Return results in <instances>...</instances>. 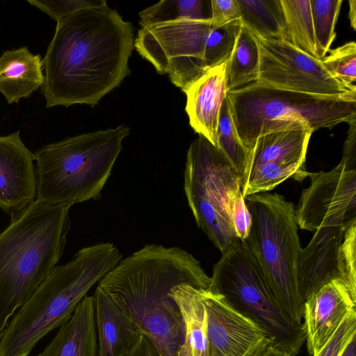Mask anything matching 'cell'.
Returning <instances> with one entry per match:
<instances>
[{
  "label": "cell",
  "instance_id": "obj_21",
  "mask_svg": "<svg viewBox=\"0 0 356 356\" xmlns=\"http://www.w3.org/2000/svg\"><path fill=\"white\" fill-rule=\"evenodd\" d=\"M40 55L26 47L6 50L0 56V92L8 104L27 98L44 83Z\"/></svg>",
  "mask_w": 356,
  "mask_h": 356
},
{
  "label": "cell",
  "instance_id": "obj_3",
  "mask_svg": "<svg viewBox=\"0 0 356 356\" xmlns=\"http://www.w3.org/2000/svg\"><path fill=\"white\" fill-rule=\"evenodd\" d=\"M110 242L80 249L56 266L0 334V356H28L52 330L65 324L80 301L122 259Z\"/></svg>",
  "mask_w": 356,
  "mask_h": 356
},
{
  "label": "cell",
  "instance_id": "obj_31",
  "mask_svg": "<svg viewBox=\"0 0 356 356\" xmlns=\"http://www.w3.org/2000/svg\"><path fill=\"white\" fill-rule=\"evenodd\" d=\"M341 281L356 300V222L345 231L341 244Z\"/></svg>",
  "mask_w": 356,
  "mask_h": 356
},
{
  "label": "cell",
  "instance_id": "obj_16",
  "mask_svg": "<svg viewBox=\"0 0 356 356\" xmlns=\"http://www.w3.org/2000/svg\"><path fill=\"white\" fill-rule=\"evenodd\" d=\"M353 312H356V300L340 280H332L312 294L302 308V325L309 353L314 356L319 352Z\"/></svg>",
  "mask_w": 356,
  "mask_h": 356
},
{
  "label": "cell",
  "instance_id": "obj_32",
  "mask_svg": "<svg viewBox=\"0 0 356 356\" xmlns=\"http://www.w3.org/2000/svg\"><path fill=\"white\" fill-rule=\"evenodd\" d=\"M58 22L64 17L89 8L107 6L105 0H27Z\"/></svg>",
  "mask_w": 356,
  "mask_h": 356
},
{
  "label": "cell",
  "instance_id": "obj_14",
  "mask_svg": "<svg viewBox=\"0 0 356 356\" xmlns=\"http://www.w3.org/2000/svg\"><path fill=\"white\" fill-rule=\"evenodd\" d=\"M207 314V356H261L272 344L259 325L216 293L201 290Z\"/></svg>",
  "mask_w": 356,
  "mask_h": 356
},
{
  "label": "cell",
  "instance_id": "obj_19",
  "mask_svg": "<svg viewBox=\"0 0 356 356\" xmlns=\"http://www.w3.org/2000/svg\"><path fill=\"white\" fill-rule=\"evenodd\" d=\"M92 297L99 356H126L141 331L98 286Z\"/></svg>",
  "mask_w": 356,
  "mask_h": 356
},
{
  "label": "cell",
  "instance_id": "obj_13",
  "mask_svg": "<svg viewBox=\"0 0 356 356\" xmlns=\"http://www.w3.org/2000/svg\"><path fill=\"white\" fill-rule=\"evenodd\" d=\"M310 179L295 209L297 225L314 232L326 227L348 228L356 222V170L341 164L328 172H305Z\"/></svg>",
  "mask_w": 356,
  "mask_h": 356
},
{
  "label": "cell",
  "instance_id": "obj_4",
  "mask_svg": "<svg viewBox=\"0 0 356 356\" xmlns=\"http://www.w3.org/2000/svg\"><path fill=\"white\" fill-rule=\"evenodd\" d=\"M69 206L36 200L0 233V334L56 266L70 227Z\"/></svg>",
  "mask_w": 356,
  "mask_h": 356
},
{
  "label": "cell",
  "instance_id": "obj_18",
  "mask_svg": "<svg viewBox=\"0 0 356 356\" xmlns=\"http://www.w3.org/2000/svg\"><path fill=\"white\" fill-rule=\"evenodd\" d=\"M226 66L227 61L209 69L184 91L191 127L215 147L220 108L227 92Z\"/></svg>",
  "mask_w": 356,
  "mask_h": 356
},
{
  "label": "cell",
  "instance_id": "obj_7",
  "mask_svg": "<svg viewBox=\"0 0 356 356\" xmlns=\"http://www.w3.org/2000/svg\"><path fill=\"white\" fill-rule=\"evenodd\" d=\"M244 200L252 221L245 241L261 266L280 308L302 324L303 301L297 277L302 248L293 204L268 192L249 195Z\"/></svg>",
  "mask_w": 356,
  "mask_h": 356
},
{
  "label": "cell",
  "instance_id": "obj_25",
  "mask_svg": "<svg viewBox=\"0 0 356 356\" xmlns=\"http://www.w3.org/2000/svg\"><path fill=\"white\" fill-rule=\"evenodd\" d=\"M280 3L286 28L285 40L319 59L310 0H280Z\"/></svg>",
  "mask_w": 356,
  "mask_h": 356
},
{
  "label": "cell",
  "instance_id": "obj_34",
  "mask_svg": "<svg viewBox=\"0 0 356 356\" xmlns=\"http://www.w3.org/2000/svg\"><path fill=\"white\" fill-rule=\"evenodd\" d=\"M212 26L218 28L230 22L241 19L237 0H211Z\"/></svg>",
  "mask_w": 356,
  "mask_h": 356
},
{
  "label": "cell",
  "instance_id": "obj_15",
  "mask_svg": "<svg viewBox=\"0 0 356 356\" xmlns=\"http://www.w3.org/2000/svg\"><path fill=\"white\" fill-rule=\"evenodd\" d=\"M35 155L22 142L19 131L0 136V209L12 215L36 199Z\"/></svg>",
  "mask_w": 356,
  "mask_h": 356
},
{
  "label": "cell",
  "instance_id": "obj_36",
  "mask_svg": "<svg viewBox=\"0 0 356 356\" xmlns=\"http://www.w3.org/2000/svg\"><path fill=\"white\" fill-rule=\"evenodd\" d=\"M341 164L347 170H356V120L349 123Z\"/></svg>",
  "mask_w": 356,
  "mask_h": 356
},
{
  "label": "cell",
  "instance_id": "obj_29",
  "mask_svg": "<svg viewBox=\"0 0 356 356\" xmlns=\"http://www.w3.org/2000/svg\"><path fill=\"white\" fill-rule=\"evenodd\" d=\"M241 25V19H239L211 29L205 54V63L208 70L229 59L236 44Z\"/></svg>",
  "mask_w": 356,
  "mask_h": 356
},
{
  "label": "cell",
  "instance_id": "obj_8",
  "mask_svg": "<svg viewBox=\"0 0 356 356\" xmlns=\"http://www.w3.org/2000/svg\"><path fill=\"white\" fill-rule=\"evenodd\" d=\"M208 290L263 329L271 346L298 354L305 342L302 323L292 321L277 304L265 273L247 243L238 238L213 266Z\"/></svg>",
  "mask_w": 356,
  "mask_h": 356
},
{
  "label": "cell",
  "instance_id": "obj_33",
  "mask_svg": "<svg viewBox=\"0 0 356 356\" xmlns=\"http://www.w3.org/2000/svg\"><path fill=\"white\" fill-rule=\"evenodd\" d=\"M356 335V312L348 314L327 343L314 356H339L346 344Z\"/></svg>",
  "mask_w": 356,
  "mask_h": 356
},
{
  "label": "cell",
  "instance_id": "obj_26",
  "mask_svg": "<svg viewBox=\"0 0 356 356\" xmlns=\"http://www.w3.org/2000/svg\"><path fill=\"white\" fill-rule=\"evenodd\" d=\"M142 27L181 19H212L211 0H163L139 13Z\"/></svg>",
  "mask_w": 356,
  "mask_h": 356
},
{
  "label": "cell",
  "instance_id": "obj_9",
  "mask_svg": "<svg viewBox=\"0 0 356 356\" xmlns=\"http://www.w3.org/2000/svg\"><path fill=\"white\" fill-rule=\"evenodd\" d=\"M184 191L197 227L222 252L237 239L232 221L241 180L222 153L202 136L191 144L184 171Z\"/></svg>",
  "mask_w": 356,
  "mask_h": 356
},
{
  "label": "cell",
  "instance_id": "obj_38",
  "mask_svg": "<svg viewBox=\"0 0 356 356\" xmlns=\"http://www.w3.org/2000/svg\"><path fill=\"white\" fill-rule=\"evenodd\" d=\"M339 356H356V335L352 337Z\"/></svg>",
  "mask_w": 356,
  "mask_h": 356
},
{
  "label": "cell",
  "instance_id": "obj_23",
  "mask_svg": "<svg viewBox=\"0 0 356 356\" xmlns=\"http://www.w3.org/2000/svg\"><path fill=\"white\" fill-rule=\"evenodd\" d=\"M259 40L243 24L234 50L227 60V91L257 81L260 67Z\"/></svg>",
  "mask_w": 356,
  "mask_h": 356
},
{
  "label": "cell",
  "instance_id": "obj_22",
  "mask_svg": "<svg viewBox=\"0 0 356 356\" xmlns=\"http://www.w3.org/2000/svg\"><path fill=\"white\" fill-rule=\"evenodd\" d=\"M201 290L187 284L172 289V296L179 307L186 329L184 343L178 356L208 355L207 314Z\"/></svg>",
  "mask_w": 356,
  "mask_h": 356
},
{
  "label": "cell",
  "instance_id": "obj_20",
  "mask_svg": "<svg viewBox=\"0 0 356 356\" xmlns=\"http://www.w3.org/2000/svg\"><path fill=\"white\" fill-rule=\"evenodd\" d=\"M97 346L93 297L86 296L37 356H97Z\"/></svg>",
  "mask_w": 356,
  "mask_h": 356
},
{
  "label": "cell",
  "instance_id": "obj_27",
  "mask_svg": "<svg viewBox=\"0 0 356 356\" xmlns=\"http://www.w3.org/2000/svg\"><path fill=\"white\" fill-rule=\"evenodd\" d=\"M216 147L232 165L242 183L248 168L250 153L238 137L227 97L220 108Z\"/></svg>",
  "mask_w": 356,
  "mask_h": 356
},
{
  "label": "cell",
  "instance_id": "obj_1",
  "mask_svg": "<svg viewBox=\"0 0 356 356\" xmlns=\"http://www.w3.org/2000/svg\"><path fill=\"white\" fill-rule=\"evenodd\" d=\"M134 41L131 23L108 5L59 20L42 60L47 107L97 104L130 74Z\"/></svg>",
  "mask_w": 356,
  "mask_h": 356
},
{
  "label": "cell",
  "instance_id": "obj_12",
  "mask_svg": "<svg viewBox=\"0 0 356 356\" xmlns=\"http://www.w3.org/2000/svg\"><path fill=\"white\" fill-rule=\"evenodd\" d=\"M313 132L307 127H298L260 136L250 153L242 180L243 196L268 192L289 177L302 179Z\"/></svg>",
  "mask_w": 356,
  "mask_h": 356
},
{
  "label": "cell",
  "instance_id": "obj_30",
  "mask_svg": "<svg viewBox=\"0 0 356 356\" xmlns=\"http://www.w3.org/2000/svg\"><path fill=\"white\" fill-rule=\"evenodd\" d=\"M321 60L329 72L341 83L354 85L356 81V43L348 42L334 49Z\"/></svg>",
  "mask_w": 356,
  "mask_h": 356
},
{
  "label": "cell",
  "instance_id": "obj_6",
  "mask_svg": "<svg viewBox=\"0 0 356 356\" xmlns=\"http://www.w3.org/2000/svg\"><path fill=\"white\" fill-rule=\"evenodd\" d=\"M227 99L238 137L250 153L265 134L305 127L315 131L356 120V90L320 95L252 82L227 91Z\"/></svg>",
  "mask_w": 356,
  "mask_h": 356
},
{
  "label": "cell",
  "instance_id": "obj_40",
  "mask_svg": "<svg viewBox=\"0 0 356 356\" xmlns=\"http://www.w3.org/2000/svg\"><path fill=\"white\" fill-rule=\"evenodd\" d=\"M261 356H290V355L288 353L277 349L270 345L266 349Z\"/></svg>",
  "mask_w": 356,
  "mask_h": 356
},
{
  "label": "cell",
  "instance_id": "obj_28",
  "mask_svg": "<svg viewBox=\"0 0 356 356\" xmlns=\"http://www.w3.org/2000/svg\"><path fill=\"white\" fill-rule=\"evenodd\" d=\"M342 0H310L317 51L322 60L336 38L335 26Z\"/></svg>",
  "mask_w": 356,
  "mask_h": 356
},
{
  "label": "cell",
  "instance_id": "obj_17",
  "mask_svg": "<svg viewBox=\"0 0 356 356\" xmlns=\"http://www.w3.org/2000/svg\"><path fill=\"white\" fill-rule=\"evenodd\" d=\"M346 229L319 228L307 247L301 248L297 277L303 303L323 285L334 280L341 281V244Z\"/></svg>",
  "mask_w": 356,
  "mask_h": 356
},
{
  "label": "cell",
  "instance_id": "obj_24",
  "mask_svg": "<svg viewBox=\"0 0 356 356\" xmlns=\"http://www.w3.org/2000/svg\"><path fill=\"white\" fill-rule=\"evenodd\" d=\"M241 22L259 40L286 39L280 0H237Z\"/></svg>",
  "mask_w": 356,
  "mask_h": 356
},
{
  "label": "cell",
  "instance_id": "obj_10",
  "mask_svg": "<svg viewBox=\"0 0 356 356\" xmlns=\"http://www.w3.org/2000/svg\"><path fill=\"white\" fill-rule=\"evenodd\" d=\"M211 20L181 19L142 27L134 47L160 74L183 92L207 70L205 54Z\"/></svg>",
  "mask_w": 356,
  "mask_h": 356
},
{
  "label": "cell",
  "instance_id": "obj_2",
  "mask_svg": "<svg viewBox=\"0 0 356 356\" xmlns=\"http://www.w3.org/2000/svg\"><path fill=\"white\" fill-rule=\"evenodd\" d=\"M182 284L207 290L211 277L185 250L147 244L122 259L97 286L150 340L160 356H178L186 329L171 291Z\"/></svg>",
  "mask_w": 356,
  "mask_h": 356
},
{
  "label": "cell",
  "instance_id": "obj_11",
  "mask_svg": "<svg viewBox=\"0 0 356 356\" xmlns=\"http://www.w3.org/2000/svg\"><path fill=\"white\" fill-rule=\"evenodd\" d=\"M259 40V39H258ZM260 67L256 82L298 92L340 95L356 90L334 77L321 60L284 40H259Z\"/></svg>",
  "mask_w": 356,
  "mask_h": 356
},
{
  "label": "cell",
  "instance_id": "obj_35",
  "mask_svg": "<svg viewBox=\"0 0 356 356\" xmlns=\"http://www.w3.org/2000/svg\"><path fill=\"white\" fill-rule=\"evenodd\" d=\"M231 218L237 238L242 241H245L248 237L252 221L242 193L234 201Z\"/></svg>",
  "mask_w": 356,
  "mask_h": 356
},
{
  "label": "cell",
  "instance_id": "obj_37",
  "mask_svg": "<svg viewBox=\"0 0 356 356\" xmlns=\"http://www.w3.org/2000/svg\"><path fill=\"white\" fill-rule=\"evenodd\" d=\"M126 356H160L150 340L144 334Z\"/></svg>",
  "mask_w": 356,
  "mask_h": 356
},
{
  "label": "cell",
  "instance_id": "obj_5",
  "mask_svg": "<svg viewBox=\"0 0 356 356\" xmlns=\"http://www.w3.org/2000/svg\"><path fill=\"white\" fill-rule=\"evenodd\" d=\"M125 125L80 134L38 149L36 200L69 206L97 200L129 134Z\"/></svg>",
  "mask_w": 356,
  "mask_h": 356
},
{
  "label": "cell",
  "instance_id": "obj_39",
  "mask_svg": "<svg viewBox=\"0 0 356 356\" xmlns=\"http://www.w3.org/2000/svg\"><path fill=\"white\" fill-rule=\"evenodd\" d=\"M349 13L348 17L352 28L355 30L356 28V0H349Z\"/></svg>",
  "mask_w": 356,
  "mask_h": 356
}]
</instances>
